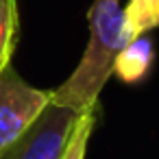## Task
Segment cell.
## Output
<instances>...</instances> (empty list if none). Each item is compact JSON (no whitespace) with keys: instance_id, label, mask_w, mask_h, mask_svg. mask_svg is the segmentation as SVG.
Segmentation results:
<instances>
[{"instance_id":"obj_1","label":"cell","mask_w":159,"mask_h":159,"mask_svg":"<svg viewBox=\"0 0 159 159\" xmlns=\"http://www.w3.org/2000/svg\"><path fill=\"white\" fill-rule=\"evenodd\" d=\"M87 22L89 39L79 66L59 87L50 89V102L81 116L94 111L105 83L113 74L118 55L129 42H133L124 26L120 0H94Z\"/></svg>"},{"instance_id":"obj_2","label":"cell","mask_w":159,"mask_h":159,"mask_svg":"<svg viewBox=\"0 0 159 159\" xmlns=\"http://www.w3.org/2000/svg\"><path fill=\"white\" fill-rule=\"evenodd\" d=\"M83 116L50 102L24 135L0 150V159H63Z\"/></svg>"},{"instance_id":"obj_3","label":"cell","mask_w":159,"mask_h":159,"mask_svg":"<svg viewBox=\"0 0 159 159\" xmlns=\"http://www.w3.org/2000/svg\"><path fill=\"white\" fill-rule=\"evenodd\" d=\"M50 105V89L26 83L11 66L0 72V150L11 146Z\"/></svg>"},{"instance_id":"obj_4","label":"cell","mask_w":159,"mask_h":159,"mask_svg":"<svg viewBox=\"0 0 159 159\" xmlns=\"http://www.w3.org/2000/svg\"><path fill=\"white\" fill-rule=\"evenodd\" d=\"M152 59H155L152 44L144 35H139L122 48V52L116 59L113 74L120 76L124 83H137L139 79H144L148 74Z\"/></svg>"},{"instance_id":"obj_5","label":"cell","mask_w":159,"mask_h":159,"mask_svg":"<svg viewBox=\"0 0 159 159\" xmlns=\"http://www.w3.org/2000/svg\"><path fill=\"white\" fill-rule=\"evenodd\" d=\"M122 13L126 33L135 39L159 26V0H129Z\"/></svg>"},{"instance_id":"obj_6","label":"cell","mask_w":159,"mask_h":159,"mask_svg":"<svg viewBox=\"0 0 159 159\" xmlns=\"http://www.w3.org/2000/svg\"><path fill=\"white\" fill-rule=\"evenodd\" d=\"M18 26H20L18 0H0V72L7 66H11Z\"/></svg>"},{"instance_id":"obj_7","label":"cell","mask_w":159,"mask_h":159,"mask_svg":"<svg viewBox=\"0 0 159 159\" xmlns=\"http://www.w3.org/2000/svg\"><path fill=\"white\" fill-rule=\"evenodd\" d=\"M92 131H94V111H92V113H85V116L81 118L76 131L72 133V139H70V144H68V150H66L63 159H85Z\"/></svg>"}]
</instances>
